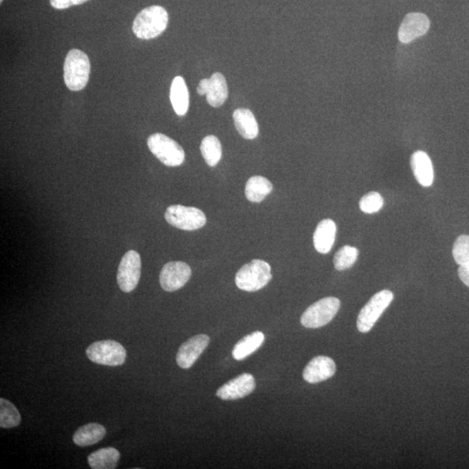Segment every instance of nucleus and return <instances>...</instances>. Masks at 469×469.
I'll list each match as a JSON object with an SVG mask.
<instances>
[{"mask_svg": "<svg viewBox=\"0 0 469 469\" xmlns=\"http://www.w3.org/2000/svg\"><path fill=\"white\" fill-rule=\"evenodd\" d=\"M169 14L160 6L146 7L137 15L132 30L140 40H152L161 35L167 28Z\"/></svg>", "mask_w": 469, "mask_h": 469, "instance_id": "f257e3e1", "label": "nucleus"}, {"mask_svg": "<svg viewBox=\"0 0 469 469\" xmlns=\"http://www.w3.org/2000/svg\"><path fill=\"white\" fill-rule=\"evenodd\" d=\"M91 63L88 56L78 49L68 52L64 64V79L69 90L81 91L88 83Z\"/></svg>", "mask_w": 469, "mask_h": 469, "instance_id": "f03ea898", "label": "nucleus"}, {"mask_svg": "<svg viewBox=\"0 0 469 469\" xmlns=\"http://www.w3.org/2000/svg\"><path fill=\"white\" fill-rule=\"evenodd\" d=\"M272 279V267L265 261L255 259L238 270L235 282L242 291L255 292L265 287Z\"/></svg>", "mask_w": 469, "mask_h": 469, "instance_id": "7ed1b4c3", "label": "nucleus"}, {"mask_svg": "<svg viewBox=\"0 0 469 469\" xmlns=\"http://www.w3.org/2000/svg\"><path fill=\"white\" fill-rule=\"evenodd\" d=\"M147 144L151 154L166 166H180L185 162L184 149L176 141L162 133L149 137Z\"/></svg>", "mask_w": 469, "mask_h": 469, "instance_id": "20e7f679", "label": "nucleus"}, {"mask_svg": "<svg viewBox=\"0 0 469 469\" xmlns=\"http://www.w3.org/2000/svg\"><path fill=\"white\" fill-rule=\"evenodd\" d=\"M341 302L337 297H325L312 304L301 316V323L308 329H318L331 322L340 310Z\"/></svg>", "mask_w": 469, "mask_h": 469, "instance_id": "39448f33", "label": "nucleus"}, {"mask_svg": "<svg viewBox=\"0 0 469 469\" xmlns=\"http://www.w3.org/2000/svg\"><path fill=\"white\" fill-rule=\"evenodd\" d=\"M394 299V294L388 289H384L371 297L368 303L361 308L357 318V326L361 333H368L372 330L374 325L390 306Z\"/></svg>", "mask_w": 469, "mask_h": 469, "instance_id": "423d86ee", "label": "nucleus"}, {"mask_svg": "<svg viewBox=\"0 0 469 469\" xmlns=\"http://www.w3.org/2000/svg\"><path fill=\"white\" fill-rule=\"evenodd\" d=\"M86 354L95 364L117 367L125 364L127 354L120 342L105 340L91 344L86 349Z\"/></svg>", "mask_w": 469, "mask_h": 469, "instance_id": "0eeeda50", "label": "nucleus"}, {"mask_svg": "<svg viewBox=\"0 0 469 469\" xmlns=\"http://www.w3.org/2000/svg\"><path fill=\"white\" fill-rule=\"evenodd\" d=\"M168 223L184 231H196L204 227L207 219L201 209L195 207H185L183 205H171L165 214Z\"/></svg>", "mask_w": 469, "mask_h": 469, "instance_id": "6e6552de", "label": "nucleus"}, {"mask_svg": "<svg viewBox=\"0 0 469 469\" xmlns=\"http://www.w3.org/2000/svg\"><path fill=\"white\" fill-rule=\"evenodd\" d=\"M141 257L135 250L125 253L118 267L117 281L122 291L129 293L136 289L141 277Z\"/></svg>", "mask_w": 469, "mask_h": 469, "instance_id": "1a4fd4ad", "label": "nucleus"}, {"mask_svg": "<svg viewBox=\"0 0 469 469\" xmlns=\"http://www.w3.org/2000/svg\"><path fill=\"white\" fill-rule=\"evenodd\" d=\"M192 273L190 267L184 262H167L160 273V285L166 291H176L184 287Z\"/></svg>", "mask_w": 469, "mask_h": 469, "instance_id": "9d476101", "label": "nucleus"}, {"mask_svg": "<svg viewBox=\"0 0 469 469\" xmlns=\"http://www.w3.org/2000/svg\"><path fill=\"white\" fill-rule=\"evenodd\" d=\"M255 388L254 376L249 373H243L221 386L216 391V396L224 401H234L245 398L250 395Z\"/></svg>", "mask_w": 469, "mask_h": 469, "instance_id": "9b49d317", "label": "nucleus"}, {"mask_svg": "<svg viewBox=\"0 0 469 469\" xmlns=\"http://www.w3.org/2000/svg\"><path fill=\"white\" fill-rule=\"evenodd\" d=\"M209 342L211 340L208 335L200 334L183 343L177 354V364L179 367L185 369L192 368L207 348Z\"/></svg>", "mask_w": 469, "mask_h": 469, "instance_id": "f8f14e48", "label": "nucleus"}, {"mask_svg": "<svg viewBox=\"0 0 469 469\" xmlns=\"http://www.w3.org/2000/svg\"><path fill=\"white\" fill-rule=\"evenodd\" d=\"M430 28V21L425 14L411 13L407 14L400 26L398 32L399 40L407 44L425 35Z\"/></svg>", "mask_w": 469, "mask_h": 469, "instance_id": "ddd939ff", "label": "nucleus"}, {"mask_svg": "<svg viewBox=\"0 0 469 469\" xmlns=\"http://www.w3.org/2000/svg\"><path fill=\"white\" fill-rule=\"evenodd\" d=\"M337 371L333 359L330 357L318 356L313 358L305 367L303 376L308 383H318L331 378Z\"/></svg>", "mask_w": 469, "mask_h": 469, "instance_id": "4468645a", "label": "nucleus"}, {"mask_svg": "<svg viewBox=\"0 0 469 469\" xmlns=\"http://www.w3.org/2000/svg\"><path fill=\"white\" fill-rule=\"evenodd\" d=\"M410 165L414 176L419 184L424 187L432 185L434 182L433 165L426 152L415 151L411 156Z\"/></svg>", "mask_w": 469, "mask_h": 469, "instance_id": "2eb2a0df", "label": "nucleus"}, {"mask_svg": "<svg viewBox=\"0 0 469 469\" xmlns=\"http://www.w3.org/2000/svg\"><path fill=\"white\" fill-rule=\"evenodd\" d=\"M337 225L333 220L324 219L316 227L313 241L315 250L321 254L329 253L334 245Z\"/></svg>", "mask_w": 469, "mask_h": 469, "instance_id": "dca6fc26", "label": "nucleus"}, {"mask_svg": "<svg viewBox=\"0 0 469 469\" xmlns=\"http://www.w3.org/2000/svg\"><path fill=\"white\" fill-rule=\"evenodd\" d=\"M170 102L178 116H185L189 110L190 95L185 79L178 76L170 86Z\"/></svg>", "mask_w": 469, "mask_h": 469, "instance_id": "f3484780", "label": "nucleus"}, {"mask_svg": "<svg viewBox=\"0 0 469 469\" xmlns=\"http://www.w3.org/2000/svg\"><path fill=\"white\" fill-rule=\"evenodd\" d=\"M106 429L104 426L99 423H88V424L80 427L76 431L72 440L79 447H87L94 445L104 439Z\"/></svg>", "mask_w": 469, "mask_h": 469, "instance_id": "a211bd4d", "label": "nucleus"}, {"mask_svg": "<svg viewBox=\"0 0 469 469\" xmlns=\"http://www.w3.org/2000/svg\"><path fill=\"white\" fill-rule=\"evenodd\" d=\"M233 120L239 134L245 139H254L258 136V124L254 114L250 110H236L233 113Z\"/></svg>", "mask_w": 469, "mask_h": 469, "instance_id": "6ab92c4d", "label": "nucleus"}, {"mask_svg": "<svg viewBox=\"0 0 469 469\" xmlns=\"http://www.w3.org/2000/svg\"><path fill=\"white\" fill-rule=\"evenodd\" d=\"M265 335L261 331L245 335L234 346L232 356L236 361H243L260 348L265 342Z\"/></svg>", "mask_w": 469, "mask_h": 469, "instance_id": "aec40b11", "label": "nucleus"}, {"mask_svg": "<svg viewBox=\"0 0 469 469\" xmlns=\"http://www.w3.org/2000/svg\"><path fill=\"white\" fill-rule=\"evenodd\" d=\"M209 80V89L206 98L212 108H220L228 98V86L224 76L219 72L213 74Z\"/></svg>", "mask_w": 469, "mask_h": 469, "instance_id": "412c9836", "label": "nucleus"}, {"mask_svg": "<svg viewBox=\"0 0 469 469\" xmlns=\"http://www.w3.org/2000/svg\"><path fill=\"white\" fill-rule=\"evenodd\" d=\"M87 459L93 469H114L120 461V453L115 448H104L91 453Z\"/></svg>", "mask_w": 469, "mask_h": 469, "instance_id": "4be33fe9", "label": "nucleus"}, {"mask_svg": "<svg viewBox=\"0 0 469 469\" xmlns=\"http://www.w3.org/2000/svg\"><path fill=\"white\" fill-rule=\"evenodd\" d=\"M272 190L273 185L268 179L261 176H254L247 182L245 196L247 199L253 203H261Z\"/></svg>", "mask_w": 469, "mask_h": 469, "instance_id": "5701e85b", "label": "nucleus"}, {"mask_svg": "<svg viewBox=\"0 0 469 469\" xmlns=\"http://www.w3.org/2000/svg\"><path fill=\"white\" fill-rule=\"evenodd\" d=\"M200 150L209 166L215 167L222 158V146L215 136L205 137L202 141Z\"/></svg>", "mask_w": 469, "mask_h": 469, "instance_id": "b1692460", "label": "nucleus"}, {"mask_svg": "<svg viewBox=\"0 0 469 469\" xmlns=\"http://www.w3.org/2000/svg\"><path fill=\"white\" fill-rule=\"evenodd\" d=\"M21 417L17 407L6 399L0 398V427L13 429L21 424Z\"/></svg>", "mask_w": 469, "mask_h": 469, "instance_id": "393cba45", "label": "nucleus"}, {"mask_svg": "<svg viewBox=\"0 0 469 469\" xmlns=\"http://www.w3.org/2000/svg\"><path fill=\"white\" fill-rule=\"evenodd\" d=\"M359 251L357 248L345 245L341 248L335 255L334 265L339 272L352 268L357 262Z\"/></svg>", "mask_w": 469, "mask_h": 469, "instance_id": "a878e982", "label": "nucleus"}, {"mask_svg": "<svg viewBox=\"0 0 469 469\" xmlns=\"http://www.w3.org/2000/svg\"><path fill=\"white\" fill-rule=\"evenodd\" d=\"M453 257L457 265L469 262V236L461 235L456 239L453 248Z\"/></svg>", "mask_w": 469, "mask_h": 469, "instance_id": "bb28decb", "label": "nucleus"}, {"mask_svg": "<svg viewBox=\"0 0 469 469\" xmlns=\"http://www.w3.org/2000/svg\"><path fill=\"white\" fill-rule=\"evenodd\" d=\"M383 198L378 192H369L362 197L360 200V209L366 214H373L380 211L383 206Z\"/></svg>", "mask_w": 469, "mask_h": 469, "instance_id": "cd10ccee", "label": "nucleus"}, {"mask_svg": "<svg viewBox=\"0 0 469 469\" xmlns=\"http://www.w3.org/2000/svg\"><path fill=\"white\" fill-rule=\"evenodd\" d=\"M89 0H50V4L57 10L70 8L71 6L83 5Z\"/></svg>", "mask_w": 469, "mask_h": 469, "instance_id": "c85d7f7f", "label": "nucleus"}, {"mask_svg": "<svg viewBox=\"0 0 469 469\" xmlns=\"http://www.w3.org/2000/svg\"><path fill=\"white\" fill-rule=\"evenodd\" d=\"M458 274L463 283L469 287V262L466 265H460Z\"/></svg>", "mask_w": 469, "mask_h": 469, "instance_id": "c756f323", "label": "nucleus"}, {"mask_svg": "<svg viewBox=\"0 0 469 469\" xmlns=\"http://www.w3.org/2000/svg\"><path fill=\"white\" fill-rule=\"evenodd\" d=\"M209 79H202L199 85L197 86V93L201 95V96H204V95L207 94V91L209 89Z\"/></svg>", "mask_w": 469, "mask_h": 469, "instance_id": "7c9ffc66", "label": "nucleus"}, {"mask_svg": "<svg viewBox=\"0 0 469 469\" xmlns=\"http://www.w3.org/2000/svg\"><path fill=\"white\" fill-rule=\"evenodd\" d=\"M2 2H3V0H0V3H2Z\"/></svg>", "mask_w": 469, "mask_h": 469, "instance_id": "2f4dec72", "label": "nucleus"}]
</instances>
